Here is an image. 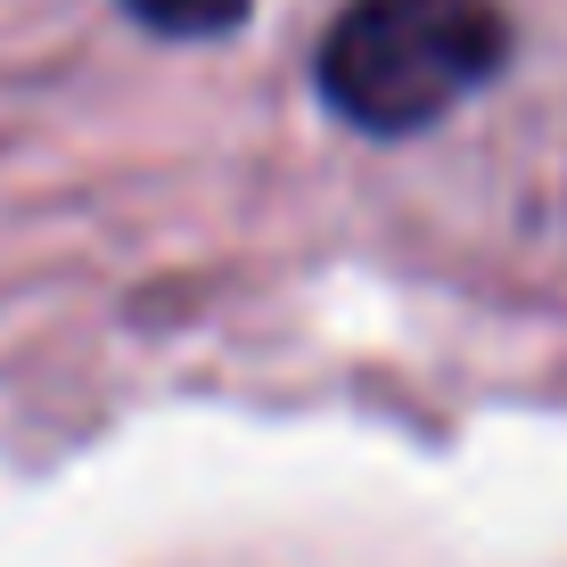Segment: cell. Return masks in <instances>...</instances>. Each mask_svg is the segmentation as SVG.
<instances>
[{
  "label": "cell",
  "mask_w": 567,
  "mask_h": 567,
  "mask_svg": "<svg viewBox=\"0 0 567 567\" xmlns=\"http://www.w3.org/2000/svg\"><path fill=\"white\" fill-rule=\"evenodd\" d=\"M124 9L141 17L148 33H165V42H223V33L247 25L256 0H124Z\"/></svg>",
  "instance_id": "2"
},
{
  "label": "cell",
  "mask_w": 567,
  "mask_h": 567,
  "mask_svg": "<svg viewBox=\"0 0 567 567\" xmlns=\"http://www.w3.org/2000/svg\"><path fill=\"white\" fill-rule=\"evenodd\" d=\"M511 58V17L494 0H346L321 33L312 83L362 141H412L477 100Z\"/></svg>",
  "instance_id": "1"
}]
</instances>
